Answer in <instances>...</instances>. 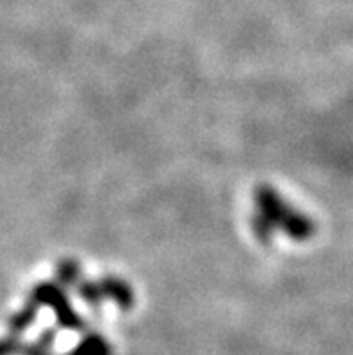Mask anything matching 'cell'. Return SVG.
I'll use <instances>...</instances> for the list:
<instances>
[{
    "mask_svg": "<svg viewBox=\"0 0 353 355\" xmlns=\"http://www.w3.org/2000/svg\"><path fill=\"white\" fill-rule=\"evenodd\" d=\"M20 350V345H18L17 339H0V355H13Z\"/></svg>",
    "mask_w": 353,
    "mask_h": 355,
    "instance_id": "6da1fadb",
    "label": "cell"
},
{
    "mask_svg": "<svg viewBox=\"0 0 353 355\" xmlns=\"http://www.w3.org/2000/svg\"><path fill=\"white\" fill-rule=\"evenodd\" d=\"M78 355H108V354L101 343H94V345H85V347L78 352Z\"/></svg>",
    "mask_w": 353,
    "mask_h": 355,
    "instance_id": "7a4b0ae2",
    "label": "cell"
}]
</instances>
